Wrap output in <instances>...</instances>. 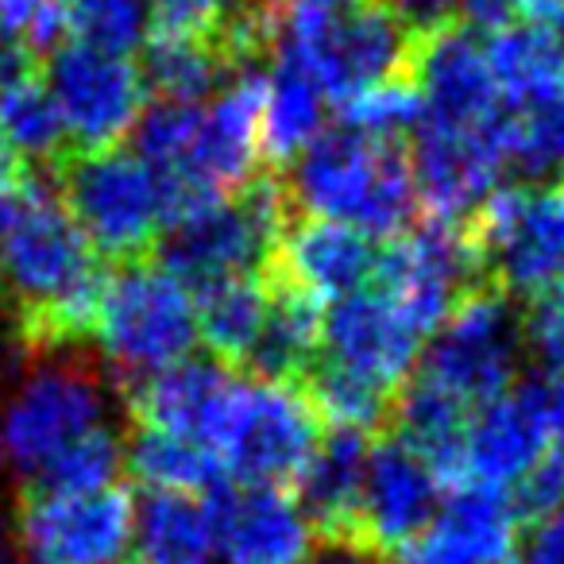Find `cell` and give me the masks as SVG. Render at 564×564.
<instances>
[{
    "label": "cell",
    "mask_w": 564,
    "mask_h": 564,
    "mask_svg": "<svg viewBox=\"0 0 564 564\" xmlns=\"http://www.w3.org/2000/svg\"><path fill=\"white\" fill-rule=\"evenodd\" d=\"M522 340L538 352L545 368L564 376V282L541 291L522 317Z\"/></svg>",
    "instance_id": "obj_39"
},
{
    "label": "cell",
    "mask_w": 564,
    "mask_h": 564,
    "mask_svg": "<svg viewBox=\"0 0 564 564\" xmlns=\"http://www.w3.org/2000/svg\"><path fill=\"white\" fill-rule=\"evenodd\" d=\"M468 228L484 256L487 282L510 299H538L541 291L564 282V189H495Z\"/></svg>",
    "instance_id": "obj_9"
},
{
    "label": "cell",
    "mask_w": 564,
    "mask_h": 564,
    "mask_svg": "<svg viewBox=\"0 0 564 564\" xmlns=\"http://www.w3.org/2000/svg\"><path fill=\"white\" fill-rule=\"evenodd\" d=\"M533 391L545 422V441L553 445V453L564 456V376H533Z\"/></svg>",
    "instance_id": "obj_42"
},
{
    "label": "cell",
    "mask_w": 564,
    "mask_h": 564,
    "mask_svg": "<svg viewBox=\"0 0 564 564\" xmlns=\"http://www.w3.org/2000/svg\"><path fill=\"white\" fill-rule=\"evenodd\" d=\"M28 74H35V55L24 47V43L4 40V35H0V89L12 86V82H20V78H28Z\"/></svg>",
    "instance_id": "obj_45"
},
{
    "label": "cell",
    "mask_w": 564,
    "mask_h": 564,
    "mask_svg": "<svg viewBox=\"0 0 564 564\" xmlns=\"http://www.w3.org/2000/svg\"><path fill=\"white\" fill-rule=\"evenodd\" d=\"M302 564H394L379 553L360 533H314V545L302 556Z\"/></svg>",
    "instance_id": "obj_40"
},
{
    "label": "cell",
    "mask_w": 564,
    "mask_h": 564,
    "mask_svg": "<svg viewBox=\"0 0 564 564\" xmlns=\"http://www.w3.org/2000/svg\"><path fill=\"white\" fill-rule=\"evenodd\" d=\"M94 337L120 394L186 360L197 340V302L155 259L120 263L105 274Z\"/></svg>",
    "instance_id": "obj_4"
},
{
    "label": "cell",
    "mask_w": 564,
    "mask_h": 564,
    "mask_svg": "<svg viewBox=\"0 0 564 564\" xmlns=\"http://www.w3.org/2000/svg\"><path fill=\"white\" fill-rule=\"evenodd\" d=\"M267 282V314L256 345H251L243 368L256 376V383L299 387L302 376L314 368L322 348V302L294 291L286 282L263 274Z\"/></svg>",
    "instance_id": "obj_24"
},
{
    "label": "cell",
    "mask_w": 564,
    "mask_h": 564,
    "mask_svg": "<svg viewBox=\"0 0 564 564\" xmlns=\"http://www.w3.org/2000/svg\"><path fill=\"white\" fill-rule=\"evenodd\" d=\"M507 166L522 171L530 186L564 171V89L507 112Z\"/></svg>",
    "instance_id": "obj_33"
},
{
    "label": "cell",
    "mask_w": 564,
    "mask_h": 564,
    "mask_svg": "<svg viewBox=\"0 0 564 564\" xmlns=\"http://www.w3.org/2000/svg\"><path fill=\"white\" fill-rule=\"evenodd\" d=\"M371 279L417 337L437 333L471 291L487 286L484 256L471 228L448 220H425L394 236L379 251Z\"/></svg>",
    "instance_id": "obj_7"
},
{
    "label": "cell",
    "mask_w": 564,
    "mask_h": 564,
    "mask_svg": "<svg viewBox=\"0 0 564 564\" xmlns=\"http://www.w3.org/2000/svg\"><path fill=\"white\" fill-rule=\"evenodd\" d=\"M20 178H24V171H20V159L12 155L4 143H0V197L9 194V189L17 186Z\"/></svg>",
    "instance_id": "obj_47"
},
{
    "label": "cell",
    "mask_w": 564,
    "mask_h": 564,
    "mask_svg": "<svg viewBox=\"0 0 564 564\" xmlns=\"http://www.w3.org/2000/svg\"><path fill=\"white\" fill-rule=\"evenodd\" d=\"M522 352V317L514 314L510 294L499 286L471 291L433 333L430 348L417 356V376L437 383L468 410L510 391Z\"/></svg>",
    "instance_id": "obj_8"
},
{
    "label": "cell",
    "mask_w": 564,
    "mask_h": 564,
    "mask_svg": "<svg viewBox=\"0 0 564 564\" xmlns=\"http://www.w3.org/2000/svg\"><path fill=\"white\" fill-rule=\"evenodd\" d=\"M0 564H4V522H0Z\"/></svg>",
    "instance_id": "obj_48"
},
{
    "label": "cell",
    "mask_w": 564,
    "mask_h": 564,
    "mask_svg": "<svg viewBox=\"0 0 564 564\" xmlns=\"http://www.w3.org/2000/svg\"><path fill=\"white\" fill-rule=\"evenodd\" d=\"M387 9L402 20L414 35L437 32V28L453 24L460 12V0H387Z\"/></svg>",
    "instance_id": "obj_41"
},
{
    "label": "cell",
    "mask_w": 564,
    "mask_h": 564,
    "mask_svg": "<svg viewBox=\"0 0 564 564\" xmlns=\"http://www.w3.org/2000/svg\"><path fill=\"white\" fill-rule=\"evenodd\" d=\"M441 510V479L406 441L394 433L371 445L360 499V538L383 556L402 561L422 541Z\"/></svg>",
    "instance_id": "obj_15"
},
{
    "label": "cell",
    "mask_w": 564,
    "mask_h": 564,
    "mask_svg": "<svg viewBox=\"0 0 564 564\" xmlns=\"http://www.w3.org/2000/svg\"><path fill=\"white\" fill-rule=\"evenodd\" d=\"M299 217L286 197L279 171L248 178L240 189L189 209L171 220L159 236L155 259L166 274L186 286L189 294L205 291L213 282L263 274L282 228Z\"/></svg>",
    "instance_id": "obj_3"
},
{
    "label": "cell",
    "mask_w": 564,
    "mask_h": 564,
    "mask_svg": "<svg viewBox=\"0 0 564 564\" xmlns=\"http://www.w3.org/2000/svg\"><path fill=\"white\" fill-rule=\"evenodd\" d=\"M124 468L140 479L148 491H174V495H209L220 484H228L225 464L217 453L182 441L174 433L135 425L124 441Z\"/></svg>",
    "instance_id": "obj_27"
},
{
    "label": "cell",
    "mask_w": 564,
    "mask_h": 564,
    "mask_svg": "<svg viewBox=\"0 0 564 564\" xmlns=\"http://www.w3.org/2000/svg\"><path fill=\"white\" fill-rule=\"evenodd\" d=\"M105 414V387L97 368L78 352L40 356L35 371L24 379L17 399L4 410L0 445L12 456L20 476L51 460L58 448L97 430Z\"/></svg>",
    "instance_id": "obj_10"
},
{
    "label": "cell",
    "mask_w": 564,
    "mask_h": 564,
    "mask_svg": "<svg viewBox=\"0 0 564 564\" xmlns=\"http://www.w3.org/2000/svg\"><path fill=\"white\" fill-rule=\"evenodd\" d=\"M55 171V189L97 256L135 263L151 259L166 228L163 182L143 159L124 151L66 155Z\"/></svg>",
    "instance_id": "obj_6"
},
{
    "label": "cell",
    "mask_w": 564,
    "mask_h": 564,
    "mask_svg": "<svg viewBox=\"0 0 564 564\" xmlns=\"http://www.w3.org/2000/svg\"><path fill=\"white\" fill-rule=\"evenodd\" d=\"M371 4V0H279L282 12H348Z\"/></svg>",
    "instance_id": "obj_46"
},
{
    "label": "cell",
    "mask_w": 564,
    "mask_h": 564,
    "mask_svg": "<svg viewBox=\"0 0 564 564\" xmlns=\"http://www.w3.org/2000/svg\"><path fill=\"white\" fill-rule=\"evenodd\" d=\"M414 32L387 4L348 12H282L274 55L306 66L325 101H352L368 89L402 78Z\"/></svg>",
    "instance_id": "obj_5"
},
{
    "label": "cell",
    "mask_w": 564,
    "mask_h": 564,
    "mask_svg": "<svg viewBox=\"0 0 564 564\" xmlns=\"http://www.w3.org/2000/svg\"><path fill=\"white\" fill-rule=\"evenodd\" d=\"M325 360L399 394L417 368V337L410 322L379 291H356L322 317Z\"/></svg>",
    "instance_id": "obj_19"
},
{
    "label": "cell",
    "mask_w": 564,
    "mask_h": 564,
    "mask_svg": "<svg viewBox=\"0 0 564 564\" xmlns=\"http://www.w3.org/2000/svg\"><path fill=\"white\" fill-rule=\"evenodd\" d=\"M63 9L66 32L94 51L128 58V51L148 43L151 0H63Z\"/></svg>",
    "instance_id": "obj_34"
},
{
    "label": "cell",
    "mask_w": 564,
    "mask_h": 564,
    "mask_svg": "<svg viewBox=\"0 0 564 564\" xmlns=\"http://www.w3.org/2000/svg\"><path fill=\"white\" fill-rule=\"evenodd\" d=\"M510 510L518 525H538L564 507V456L549 448L514 487H510Z\"/></svg>",
    "instance_id": "obj_37"
},
{
    "label": "cell",
    "mask_w": 564,
    "mask_h": 564,
    "mask_svg": "<svg viewBox=\"0 0 564 564\" xmlns=\"http://www.w3.org/2000/svg\"><path fill=\"white\" fill-rule=\"evenodd\" d=\"M406 78L422 94L430 124L471 128L499 117V86L487 63V47L460 20L414 35Z\"/></svg>",
    "instance_id": "obj_16"
},
{
    "label": "cell",
    "mask_w": 564,
    "mask_h": 564,
    "mask_svg": "<svg viewBox=\"0 0 564 564\" xmlns=\"http://www.w3.org/2000/svg\"><path fill=\"white\" fill-rule=\"evenodd\" d=\"M518 518L495 487L464 484L437 510L430 530L402 561L406 564H507Z\"/></svg>",
    "instance_id": "obj_22"
},
{
    "label": "cell",
    "mask_w": 564,
    "mask_h": 564,
    "mask_svg": "<svg viewBox=\"0 0 564 564\" xmlns=\"http://www.w3.org/2000/svg\"><path fill=\"white\" fill-rule=\"evenodd\" d=\"M299 391L314 406V414L322 417V425H333V430L376 433L391 425L394 391H387V387L371 383V379L356 376L348 368H337L329 360H314V368L302 376Z\"/></svg>",
    "instance_id": "obj_31"
},
{
    "label": "cell",
    "mask_w": 564,
    "mask_h": 564,
    "mask_svg": "<svg viewBox=\"0 0 564 564\" xmlns=\"http://www.w3.org/2000/svg\"><path fill=\"white\" fill-rule=\"evenodd\" d=\"M417 205L430 220L468 225L507 171V112L471 128H445L422 120L410 148Z\"/></svg>",
    "instance_id": "obj_13"
},
{
    "label": "cell",
    "mask_w": 564,
    "mask_h": 564,
    "mask_svg": "<svg viewBox=\"0 0 564 564\" xmlns=\"http://www.w3.org/2000/svg\"><path fill=\"white\" fill-rule=\"evenodd\" d=\"M322 417L299 387L240 383L217 456L243 487H286L322 441Z\"/></svg>",
    "instance_id": "obj_11"
},
{
    "label": "cell",
    "mask_w": 564,
    "mask_h": 564,
    "mask_svg": "<svg viewBox=\"0 0 564 564\" xmlns=\"http://www.w3.org/2000/svg\"><path fill=\"white\" fill-rule=\"evenodd\" d=\"M325 128V94L306 66L274 55V78L267 82L263 109V159L282 171L294 155L310 148Z\"/></svg>",
    "instance_id": "obj_28"
},
{
    "label": "cell",
    "mask_w": 564,
    "mask_h": 564,
    "mask_svg": "<svg viewBox=\"0 0 564 564\" xmlns=\"http://www.w3.org/2000/svg\"><path fill=\"white\" fill-rule=\"evenodd\" d=\"M267 314V282L263 274L213 282L197 291V337L225 368H243Z\"/></svg>",
    "instance_id": "obj_29"
},
{
    "label": "cell",
    "mask_w": 564,
    "mask_h": 564,
    "mask_svg": "<svg viewBox=\"0 0 564 564\" xmlns=\"http://www.w3.org/2000/svg\"><path fill=\"white\" fill-rule=\"evenodd\" d=\"M236 0H151V28L155 35L182 40H217Z\"/></svg>",
    "instance_id": "obj_38"
},
{
    "label": "cell",
    "mask_w": 564,
    "mask_h": 564,
    "mask_svg": "<svg viewBox=\"0 0 564 564\" xmlns=\"http://www.w3.org/2000/svg\"><path fill=\"white\" fill-rule=\"evenodd\" d=\"M0 143L17 159H32L40 166H55L70 155L63 112L43 74H28L0 89Z\"/></svg>",
    "instance_id": "obj_30"
},
{
    "label": "cell",
    "mask_w": 564,
    "mask_h": 564,
    "mask_svg": "<svg viewBox=\"0 0 564 564\" xmlns=\"http://www.w3.org/2000/svg\"><path fill=\"white\" fill-rule=\"evenodd\" d=\"M202 499L225 564H302L314 545V525L282 487L220 484Z\"/></svg>",
    "instance_id": "obj_18"
},
{
    "label": "cell",
    "mask_w": 564,
    "mask_h": 564,
    "mask_svg": "<svg viewBox=\"0 0 564 564\" xmlns=\"http://www.w3.org/2000/svg\"><path fill=\"white\" fill-rule=\"evenodd\" d=\"M368 433L325 430L314 456L294 479V502L314 533H360L364 471H368Z\"/></svg>",
    "instance_id": "obj_23"
},
{
    "label": "cell",
    "mask_w": 564,
    "mask_h": 564,
    "mask_svg": "<svg viewBox=\"0 0 564 564\" xmlns=\"http://www.w3.org/2000/svg\"><path fill=\"white\" fill-rule=\"evenodd\" d=\"M507 564H510V561H507Z\"/></svg>",
    "instance_id": "obj_50"
},
{
    "label": "cell",
    "mask_w": 564,
    "mask_h": 564,
    "mask_svg": "<svg viewBox=\"0 0 564 564\" xmlns=\"http://www.w3.org/2000/svg\"><path fill=\"white\" fill-rule=\"evenodd\" d=\"M43 82L63 112L74 155L117 151V143L132 135L148 97L140 66L86 43H63L51 51Z\"/></svg>",
    "instance_id": "obj_12"
},
{
    "label": "cell",
    "mask_w": 564,
    "mask_h": 564,
    "mask_svg": "<svg viewBox=\"0 0 564 564\" xmlns=\"http://www.w3.org/2000/svg\"><path fill=\"white\" fill-rule=\"evenodd\" d=\"M533 379L510 387L507 394L484 402L468 417L460 448V487H514L549 453Z\"/></svg>",
    "instance_id": "obj_21"
},
{
    "label": "cell",
    "mask_w": 564,
    "mask_h": 564,
    "mask_svg": "<svg viewBox=\"0 0 564 564\" xmlns=\"http://www.w3.org/2000/svg\"><path fill=\"white\" fill-rule=\"evenodd\" d=\"M0 35L24 43L35 58L58 51L66 35L63 0H0Z\"/></svg>",
    "instance_id": "obj_36"
},
{
    "label": "cell",
    "mask_w": 564,
    "mask_h": 564,
    "mask_svg": "<svg viewBox=\"0 0 564 564\" xmlns=\"http://www.w3.org/2000/svg\"><path fill=\"white\" fill-rule=\"evenodd\" d=\"M101 256L66 213L55 182L28 174L0 197V279L28 356L70 352L94 337L105 291Z\"/></svg>",
    "instance_id": "obj_1"
},
{
    "label": "cell",
    "mask_w": 564,
    "mask_h": 564,
    "mask_svg": "<svg viewBox=\"0 0 564 564\" xmlns=\"http://www.w3.org/2000/svg\"><path fill=\"white\" fill-rule=\"evenodd\" d=\"M120 471H124V441L105 425H97L66 448H58L43 468H35L24 479V495L105 491V487H117Z\"/></svg>",
    "instance_id": "obj_32"
},
{
    "label": "cell",
    "mask_w": 564,
    "mask_h": 564,
    "mask_svg": "<svg viewBox=\"0 0 564 564\" xmlns=\"http://www.w3.org/2000/svg\"><path fill=\"white\" fill-rule=\"evenodd\" d=\"M251 70V66H248ZM236 66L213 40H182V35H155L143 43L140 78L155 101L197 105L220 94L236 78Z\"/></svg>",
    "instance_id": "obj_26"
},
{
    "label": "cell",
    "mask_w": 564,
    "mask_h": 564,
    "mask_svg": "<svg viewBox=\"0 0 564 564\" xmlns=\"http://www.w3.org/2000/svg\"><path fill=\"white\" fill-rule=\"evenodd\" d=\"M530 564H564V507L549 514L545 522L530 525V549H525Z\"/></svg>",
    "instance_id": "obj_44"
},
{
    "label": "cell",
    "mask_w": 564,
    "mask_h": 564,
    "mask_svg": "<svg viewBox=\"0 0 564 564\" xmlns=\"http://www.w3.org/2000/svg\"><path fill=\"white\" fill-rule=\"evenodd\" d=\"M345 109V128L368 135V140L383 143H402L406 135H414L425 120V105L417 94L414 82L402 74L383 86L368 89V94L352 97V101L340 105Z\"/></svg>",
    "instance_id": "obj_35"
},
{
    "label": "cell",
    "mask_w": 564,
    "mask_h": 564,
    "mask_svg": "<svg viewBox=\"0 0 564 564\" xmlns=\"http://www.w3.org/2000/svg\"><path fill=\"white\" fill-rule=\"evenodd\" d=\"M379 251L371 236L325 217H294L282 228L263 274L310 299H348L376 274Z\"/></svg>",
    "instance_id": "obj_20"
},
{
    "label": "cell",
    "mask_w": 564,
    "mask_h": 564,
    "mask_svg": "<svg viewBox=\"0 0 564 564\" xmlns=\"http://www.w3.org/2000/svg\"><path fill=\"white\" fill-rule=\"evenodd\" d=\"M460 24L468 32H507L514 28V17H518V0H460Z\"/></svg>",
    "instance_id": "obj_43"
},
{
    "label": "cell",
    "mask_w": 564,
    "mask_h": 564,
    "mask_svg": "<svg viewBox=\"0 0 564 564\" xmlns=\"http://www.w3.org/2000/svg\"><path fill=\"white\" fill-rule=\"evenodd\" d=\"M0 453H4V445H0Z\"/></svg>",
    "instance_id": "obj_49"
},
{
    "label": "cell",
    "mask_w": 564,
    "mask_h": 564,
    "mask_svg": "<svg viewBox=\"0 0 564 564\" xmlns=\"http://www.w3.org/2000/svg\"><path fill=\"white\" fill-rule=\"evenodd\" d=\"M236 391L240 383H236L232 368H225L213 356H186L159 376L143 379L128 394V410H132L135 425L174 433V437L217 453L228 417H232Z\"/></svg>",
    "instance_id": "obj_17"
},
{
    "label": "cell",
    "mask_w": 564,
    "mask_h": 564,
    "mask_svg": "<svg viewBox=\"0 0 564 564\" xmlns=\"http://www.w3.org/2000/svg\"><path fill=\"white\" fill-rule=\"evenodd\" d=\"M17 522L32 564H124L135 499L120 484L89 495H20Z\"/></svg>",
    "instance_id": "obj_14"
},
{
    "label": "cell",
    "mask_w": 564,
    "mask_h": 564,
    "mask_svg": "<svg viewBox=\"0 0 564 564\" xmlns=\"http://www.w3.org/2000/svg\"><path fill=\"white\" fill-rule=\"evenodd\" d=\"M282 186L299 217H325L364 236H402L417 217L410 151L368 140L352 128L322 132L282 166Z\"/></svg>",
    "instance_id": "obj_2"
},
{
    "label": "cell",
    "mask_w": 564,
    "mask_h": 564,
    "mask_svg": "<svg viewBox=\"0 0 564 564\" xmlns=\"http://www.w3.org/2000/svg\"><path fill=\"white\" fill-rule=\"evenodd\" d=\"M213 549L217 541L205 499L174 491L140 495L124 564H209Z\"/></svg>",
    "instance_id": "obj_25"
}]
</instances>
